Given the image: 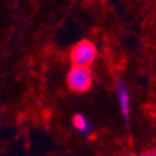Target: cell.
<instances>
[{
  "label": "cell",
  "mask_w": 156,
  "mask_h": 156,
  "mask_svg": "<svg viewBox=\"0 0 156 156\" xmlns=\"http://www.w3.org/2000/svg\"><path fill=\"white\" fill-rule=\"evenodd\" d=\"M115 89H116V96H118V102H119L121 116L125 124L129 125L130 121H131V99H130V93L125 83L121 79L116 80Z\"/></svg>",
  "instance_id": "cell-3"
},
{
  "label": "cell",
  "mask_w": 156,
  "mask_h": 156,
  "mask_svg": "<svg viewBox=\"0 0 156 156\" xmlns=\"http://www.w3.org/2000/svg\"><path fill=\"white\" fill-rule=\"evenodd\" d=\"M68 86L74 93H86L93 85V75L89 68L74 66L69 70L66 77Z\"/></svg>",
  "instance_id": "cell-1"
},
{
  "label": "cell",
  "mask_w": 156,
  "mask_h": 156,
  "mask_svg": "<svg viewBox=\"0 0 156 156\" xmlns=\"http://www.w3.org/2000/svg\"><path fill=\"white\" fill-rule=\"evenodd\" d=\"M73 125L74 127L77 130L79 133H81L83 135H86L90 133V129H91V124H90L89 119L83 114H76L73 118Z\"/></svg>",
  "instance_id": "cell-4"
},
{
  "label": "cell",
  "mask_w": 156,
  "mask_h": 156,
  "mask_svg": "<svg viewBox=\"0 0 156 156\" xmlns=\"http://www.w3.org/2000/svg\"><path fill=\"white\" fill-rule=\"evenodd\" d=\"M14 2H18V0H14Z\"/></svg>",
  "instance_id": "cell-7"
},
{
  "label": "cell",
  "mask_w": 156,
  "mask_h": 156,
  "mask_svg": "<svg viewBox=\"0 0 156 156\" xmlns=\"http://www.w3.org/2000/svg\"><path fill=\"white\" fill-rule=\"evenodd\" d=\"M139 156H156V149H151V150H146L139 154Z\"/></svg>",
  "instance_id": "cell-5"
},
{
  "label": "cell",
  "mask_w": 156,
  "mask_h": 156,
  "mask_svg": "<svg viewBox=\"0 0 156 156\" xmlns=\"http://www.w3.org/2000/svg\"><path fill=\"white\" fill-rule=\"evenodd\" d=\"M98 55V50L95 45L90 40H81L77 43L70 53L71 61L75 66L89 68L91 65Z\"/></svg>",
  "instance_id": "cell-2"
},
{
  "label": "cell",
  "mask_w": 156,
  "mask_h": 156,
  "mask_svg": "<svg viewBox=\"0 0 156 156\" xmlns=\"http://www.w3.org/2000/svg\"><path fill=\"white\" fill-rule=\"evenodd\" d=\"M0 114H2V96H0Z\"/></svg>",
  "instance_id": "cell-6"
}]
</instances>
